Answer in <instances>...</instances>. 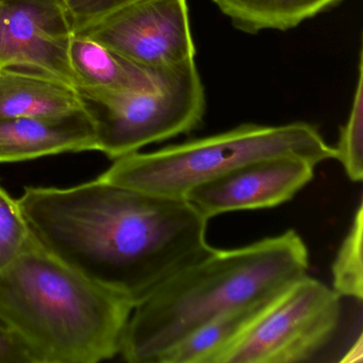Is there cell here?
Masks as SVG:
<instances>
[{"mask_svg":"<svg viewBox=\"0 0 363 363\" xmlns=\"http://www.w3.org/2000/svg\"><path fill=\"white\" fill-rule=\"evenodd\" d=\"M33 237L133 305L211 250L208 218L186 199L103 182L28 186L18 199Z\"/></svg>","mask_w":363,"mask_h":363,"instance_id":"obj_1","label":"cell"},{"mask_svg":"<svg viewBox=\"0 0 363 363\" xmlns=\"http://www.w3.org/2000/svg\"><path fill=\"white\" fill-rule=\"evenodd\" d=\"M309 252L295 230L210 252L133 306L121 356L159 363L172 347L220 314L274 298L307 274Z\"/></svg>","mask_w":363,"mask_h":363,"instance_id":"obj_2","label":"cell"},{"mask_svg":"<svg viewBox=\"0 0 363 363\" xmlns=\"http://www.w3.org/2000/svg\"><path fill=\"white\" fill-rule=\"evenodd\" d=\"M133 303L89 279L31 233L0 271V323L33 363H96L120 354Z\"/></svg>","mask_w":363,"mask_h":363,"instance_id":"obj_3","label":"cell"},{"mask_svg":"<svg viewBox=\"0 0 363 363\" xmlns=\"http://www.w3.org/2000/svg\"><path fill=\"white\" fill-rule=\"evenodd\" d=\"M286 155L316 165L335 159V147L309 123L242 124L156 152L122 157L97 178L150 194L186 199L193 189L241 165Z\"/></svg>","mask_w":363,"mask_h":363,"instance_id":"obj_4","label":"cell"},{"mask_svg":"<svg viewBox=\"0 0 363 363\" xmlns=\"http://www.w3.org/2000/svg\"><path fill=\"white\" fill-rule=\"evenodd\" d=\"M157 69L156 90L79 93L94 123L97 152L114 161L201 126L206 94L195 59Z\"/></svg>","mask_w":363,"mask_h":363,"instance_id":"obj_5","label":"cell"},{"mask_svg":"<svg viewBox=\"0 0 363 363\" xmlns=\"http://www.w3.org/2000/svg\"><path fill=\"white\" fill-rule=\"evenodd\" d=\"M341 316V297L306 274L272 301L224 363L310 361L335 337Z\"/></svg>","mask_w":363,"mask_h":363,"instance_id":"obj_6","label":"cell"},{"mask_svg":"<svg viewBox=\"0 0 363 363\" xmlns=\"http://www.w3.org/2000/svg\"><path fill=\"white\" fill-rule=\"evenodd\" d=\"M76 33L145 69L179 65L196 55L186 0H139Z\"/></svg>","mask_w":363,"mask_h":363,"instance_id":"obj_7","label":"cell"},{"mask_svg":"<svg viewBox=\"0 0 363 363\" xmlns=\"http://www.w3.org/2000/svg\"><path fill=\"white\" fill-rule=\"evenodd\" d=\"M74 35L63 0H0V69H33L75 86L69 63Z\"/></svg>","mask_w":363,"mask_h":363,"instance_id":"obj_8","label":"cell"},{"mask_svg":"<svg viewBox=\"0 0 363 363\" xmlns=\"http://www.w3.org/2000/svg\"><path fill=\"white\" fill-rule=\"evenodd\" d=\"M315 167L293 155L260 159L196 186L186 199L208 220L228 212L276 207L313 179Z\"/></svg>","mask_w":363,"mask_h":363,"instance_id":"obj_9","label":"cell"},{"mask_svg":"<svg viewBox=\"0 0 363 363\" xmlns=\"http://www.w3.org/2000/svg\"><path fill=\"white\" fill-rule=\"evenodd\" d=\"M91 150L96 131L86 108L65 118H0V163Z\"/></svg>","mask_w":363,"mask_h":363,"instance_id":"obj_10","label":"cell"},{"mask_svg":"<svg viewBox=\"0 0 363 363\" xmlns=\"http://www.w3.org/2000/svg\"><path fill=\"white\" fill-rule=\"evenodd\" d=\"M75 86L23 67L0 69V118H65L84 111Z\"/></svg>","mask_w":363,"mask_h":363,"instance_id":"obj_11","label":"cell"},{"mask_svg":"<svg viewBox=\"0 0 363 363\" xmlns=\"http://www.w3.org/2000/svg\"><path fill=\"white\" fill-rule=\"evenodd\" d=\"M69 63L79 93L139 92L158 88V69L139 67L84 33L72 38Z\"/></svg>","mask_w":363,"mask_h":363,"instance_id":"obj_12","label":"cell"},{"mask_svg":"<svg viewBox=\"0 0 363 363\" xmlns=\"http://www.w3.org/2000/svg\"><path fill=\"white\" fill-rule=\"evenodd\" d=\"M276 297L220 314L176 344L159 363H224L229 352Z\"/></svg>","mask_w":363,"mask_h":363,"instance_id":"obj_13","label":"cell"},{"mask_svg":"<svg viewBox=\"0 0 363 363\" xmlns=\"http://www.w3.org/2000/svg\"><path fill=\"white\" fill-rule=\"evenodd\" d=\"M233 23L248 35L263 30L286 31L335 7L342 0H212Z\"/></svg>","mask_w":363,"mask_h":363,"instance_id":"obj_14","label":"cell"},{"mask_svg":"<svg viewBox=\"0 0 363 363\" xmlns=\"http://www.w3.org/2000/svg\"><path fill=\"white\" fill-rule=\"evenodd\" d=\"M362 240L363 206L360 203L331 267L333 290L340 297L359 301L363 299Z\"/></svg>","mask_w":363,"mask_h":363,"instance_id":"obj_15","label":"cell"},{"mask_svg":"<svg viewBox=\"0 0 363 363\" xmlns=\"http://www.w3.org/2000/svg\"><path fill=\"white\" fill-rule=\"evenodd\" d=\"M348 179L360 182L363 178V59L359 55L358 79L350 116L340 129L337 146H333Z\"/></svg>","mask_w":363,"mask_h":363,"instance_id":"obj_16","label":"cell"},{"mask_svg":"<svg viewBox=\"0 0 363 363\" xmlns=\"http://www.w3.org/2000/svg\"><path fill=\"white\" fill-rule=\"evenodd\" d=\"M30 237L18 199L0 186V271L21 254Z\"/></svg>","mask_w":363,"mask_h":363,"instance_id":"obj_17","label":"cell"},{"mask_svg":"<svg viewBox=\"0 0 363 363\" xmlns=\"http://www.w3.org/2000/svg\"><path fill=\"white\" fill-rule=\"evenodd\" d=\"M137 1L139 0H63L73 18L75 33Z\"/></svg>","mask_w":363,"mask_h":363,"instance_id":"obj_18","label":"cell"},{"mask_svg":"<svg viewBox=\"0 0 363 363\" xmlns=\"http://www.w3.org/2000/svg\"><path fill=\"white\" fill-rule=\"evenodd\" d=\"M0 363H33L20 341L0 323Z\"/></svg>","mask_w":363,"mask_h":363,"instance_id":"obj_19","label":"cell"}]
</instances>
